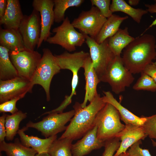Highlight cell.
<instances>
[{
	"label": "cell",
	"mask_w": 156,
	"mask_h": 156,
	"mask_svg": "<svg viewBox=\"0 0 156 156\" xmlns=\"http://www.w3.org/2000/svg\"><path fill=\"white\" fill-rule=\"evenodd\" d=\"M135 38L130 35L128 28H119L116 33L108 39V44L115 56H120L122 50L125 49Z\"/></svg>",
	"instance_id": "cell-23"
},
{
	"label": "cell",
	"mask_w": 156,
	"mask_h": 156,
	"mask_svg": "<svg viewBox=\"0 0 156 156\" xmlns=\"http://www.w3.org/2000/svg\"><path fill=\"white\" fill-rule=\"evenodd\" d=\"M27 114L21 110H18L14 114L7 115L5 120L6 131V139L12 141L19 130L21 122L26 118Z\"/></svg>",
	"instance_id": "cell-27"
},
{
	"label": "cell",
	"mask_w": 156,
	"mask_h": 156,
	"mask_svg": "<svg viewBox=\"0 0 156 156\" xmlns=\"http://www.w3.org/2000/svg\"><path fill=\"white\" fill-rule=\"evenodd\" d=\"M140 0H129L128 2L130 5L136 6L138 5Z\"/></svg>",
	"instance_id": "cell-40"
},
{
	"label": "cell",
	"mask_w": 156,
	"mask_h": 156,
	"mask_svg": "<svg viewBox=\"0 0 156 156\" xmlns=\"http://www.w3.org/2000/svg\"><path fill=\"white\" fill-rule=\"evenodd\" d=\"M18 76L10 59L9 50L0 45V80L6 81Z\"/></svg>",
	"instance_id": "cell-24"
},
{
	"label": "cell",
	"mask_w": 156,
	"mask_h": 156,
	"mask_svg": "<svg viewBox=\"0 0 156 156\" xmlns=\"http://www.w3.org/2000/svg\"><path fill=\"white\" fill-rule=\"evenodd\" d=\"M8 5L7 0H0V19L4 16Z\"/></svg>",
	"instance_id": "cell-39"
},
{
	"label": "cell",
	"mask_w": 156,
	"mask_h": 156,
	"mask_svg": "<svg viewBox=\"0 0 156 156\" xmlns=\"http://www.w3.org/2000/svg\"><path fill=\"white\" fill-rule=\"evenodd\" d=\"M54 22L60 23L64 20L65 13L69 8L78 7L84 1V0H53Z\"/></svg>",
	"instance_id": "cell-28"
},
{
	"label": "cell",
	"mask_w": 156,
	"mask_h": 156,
	"mask_svg": "<svg viewBox=\"0 0 156 156\" xmlns=\"http://www.w3.org/2000/svg\"><path fill=\"white\" fill-rule=\"evenodd\" d=\"M133 88L136 90L155 92L156 91V84L150 76L142 72L141 73V76L133 86Z\"/></svg>",
	"instance_id": "cell-30"
},
{
	"label": "cell",
	"mask_w": 156,
	"mask_h": 156,
	"mask_svg": "<svg viewBox=\"0 0 156 156\" xmlns=\"http://www.w3.org/2000/svg\"><path fill=\"white\" fill-rule=\"evenodd\" d=\"M23 98L22 97H16L0 104V113L9 112L13 114L19 110L16 106V102Z\"/></svg>",
	"instance_id": "cell-34"
},
{
	"label": "cell",
	"mask_w": 156,
	"mask_h": 156,
	"mask_svg": "<svg viewBox=\"0 0 156 156\" xmlns=\"http://www.w3.org/2000/svg\"><path fill=\"white\" fill-rule=\"evenodd\" d=\"M43 55L31 80L32 85L41 86L44 89L47 101L50 100V87L53 77L60 72V68L50 49H42Z\"/></svg>",
	"instance_id": "cell-6"
},
{
	"label": "cell",
	"mask_w": 156,
	"mask_h": 156,
	"mask_svg": "<svg viewBox=\"0 0 156 156\" xmlns=\"http://www.w3.org/2000/svg\"><path fill=\"white\" fill-rule=\"evenodd\" d=\"M7 114L3 113L0 117V142L4 140L6 136L5 120Z\"/></svg>",
	"instance_id": "cell-36"
},
{
	"label": "cell",
	"mask_w": 156,
	"mask_h": 156,
	"mask_svg": "<svg viewBox=\"0 0 156 156\" xmlns=\"http://www.w3.org/2000/svg\"><path fill=\"white\" fill-rule=\"evenodd\" d=\"M92 6H95L100 10L101 14L108 18L113 14L110 10V0H91Z\"/></svg>",
	"instance_id": "cell-32"
},
{
	"label": "cell",
	"mask_w": 156,
	"mask_h": 156,
	"mask_svg": "<svg viewBox=\"0 0 156 156\" xmlns=\"http://www.w3.org/2000/svg\"><path fill=\"white\" fill-rule=\"evenodd\" d=\"M155 48L156 51V44L155 46ZM152 63L156 66V61L155 62H152Z\"/></svg>",
	"instance_id": "cell-44"
},
{
	"label": "cell",
	"mask_w": 156,
	"mask_h": 156,
	"mask_svg": "<svg viewBox=\"0 0 156 156\" xmlns=\"http://www.w3.org/2000/svg\"><path fill=\"white\" fill-rule=\"evenodd\" d=\"M107 20L97 7L92 6L89 10L82 11L71 23L81 33L94 39Z\"/></svg>",
	"instance_id": "cell-11"
},
{
	"label": "cell",
	"mask_w": 156,
	"mask_h": 156,
	"mask_svg": "<svg viewBox=\"0 0 156 156\" xmlns=\"http://www.w3.org/2000/svg\"><path fill=\"white\" fill-rule=\"evenodd\" d=\"M0 45L9 52L19 51L25 49L18 29H2L0 30Z\"/></svg>",
	"instance_id": "cell-21"
},
{
	"label": "cell",
	"mask_w": 156,
	"mask_h": 156,
	"mask_svg": "<svg viewBox=\"0 0 156 156\" xmlns=\"http://www.w3.org/2000/svg\"><path fill=\"white\" fill-rule=\"evenodd\" d=\"M28 129V128L26 126L24 127L19 129L17 134L23 145L27 147H31L37 153H47L51 144L57 139V135L45 139H42L33 136H29L25 133Z\"/></svg>",
	"instance_id": "cell-18"
},
{
	"label": "cell",
	"mask_w": 156,
	"mask_h": 156,
	"mask_svg": "<svg viewBox=\"0 0 156 156\" xmlns=\"http://www.w3.org/2000/svg\"><path fill=\"white\" fill-rule=\"evenodd\" d=\"M151 141L153 146L156 147V142L153 139H151Z\"/></svg>",
	"instance_id": "cell-43"
},
{
	"label": "cell",
	"mask_w": 156,
	"mask_h": 156,
	"mask_svg": "<svg viewBox=\"0 0 156 156\" xmlns=\"http://www.w3.org/2000/svg\"><path fill=\"white\" fill-rule=\"evenodd\" d=\"M97 127H94L86 133L82 139L72 144L73 156H84L95 150L104 147L105 142L98 139L97 136Z\"/></svg>",
	"instance_id": "cell-15"
},
{
	"label": "cell",
	"mask_w": 156,
	"mask_h": 156,
	"mask_svg": "<svg viewBox=\"0 0 156 156\" xmlns=\"http://www.w3.org/2000/svg\"><path fill=\"white\" fill-rule=\"evenodd\" d=\"M35 156H50L47 153H37Z\"/></svg>",
	"instance_id": "cell-41"
},
{
	"label": "cell",
	"mask_w": 156,
	"mask_h": 156,
	"mask_svg": "<svg viewBox=\"0 0 156 156\" xmlns=\"http://www.w3.org/2000/svg\"><path fill=\"white\" fill-rule=\"evenodd\" d=\"M128 18V16H120L112 14L107 18L99 34L94 39L98 44H101L115 34L119 29L121 24Z\"/></svg>",
	"instance_id": "cell-22"
},
{
	"label": "cell",
	"mask_w": 156,
	"mask_h": 156,
	"mask_svg": "<svg viewBox=\"0 0 156 156\" xmlns=\"http://www.w3.org/2000/svg\"><path fill=\"white\" fill-rule=\"evenodd\" d=\"M125 125L124 129L116 136L121 141L119 148L114 156H118L121 153H126L127 149L134 143L144 140L147 136L142 126L131 124Z\"/></svg>",
	"instance_id": "cell-16"
},
{
	"label": "cell",
	"mask_w": 156,
	"mask_h": 156,
	"mask_svg": "<svg viewBox=\"0 0 156 156\" xmlns=\"http://www.w3.org/2000/svg\"><path fill=\"white\" fill-rule=\"evenodd\" d=\"M106 103L103 97L98 94L84 107H82L79 102H76L73 106L75 114L64 132L58 139L66 138L73 140L83 137L94 127L97 114Z\"/></svg>",
	"instance_id": "cell-2"
},
{
	"label": "cell",
	"mask_w": 156,
	"mask_h": 156,
	"mask_svg": "<svg viewBox=\"0 0 156 156\" xmlns=\"http://www.w3.org/2000/svg\"><path fill=\"white\" fill-rule=\"evenodd\" d=\"M83 68L86 84L84 100L81 104L82 107L86 106L88 101L90 102L98 94L97 87L98 84L101 81L93 68L90 56L86 61Z\"/></svg>",
	"instance_id": "cell-17"
},
{
	"label": "cell",
	"mask_w": 156,
	"mask_h": 156,
	"mask_svg": "<svg viewBox=\"0 0 156 156\" xmlns=\"http://www.w3.org/2000/svg\"><path fill=\"white\" fill-rule=\"evenodd\" d=\"M75 114L74 109L65 112L50 113L40 121H29L26 126L36 129L45 138H48L65 131V125L70 121Z\"/></svg>",
	"instance_id": "cell-8"
},
{
	"label": "cell",
	"mask_w": 156,
	"mask_h": 156,
	"mask_svg": "<svg viewBox=\"0 0 156 156\" xmlns=\"http://www.w3.org/2000/svg\"><path fill=\"white\" fill-rule=\"evenodd\" d=\"M52 32L55 34L49 37L46 42L59 45L70 52L81 46L86 41V35L76 30L67 16L60 25L53 29Z\"/></svg>",
	"instance_id": "cell-7"
},
{
	"label": "cell",
	"mask_w": 156,
	"mask_h": 156,
	"mask_svg": "<svg viewBox=\"0 0 156 156\" xmlns=\"http://www.w3.org/2000/svg\"><path fill=\"white\" fill-rule=\"evenodd\" d=\"M5 13L0 19V24L5 29H18L24 15L18 0H7Z\"/></svg>",
	"instance_id": "cell-19"
},
{
	"label": "cell",
	"mask_w": 156,
	"mask_h": 156,
	"mask_svg": "<svg viewBox=\"0 0 156 156\" xmlns=\"http://www.w3.org/2000/svg\"><path fill=\"white\" fill-rule=\"evenodd\" d=\"M120 140L119 138L116 137L105 141L104 151L102 156H114L119 147Z\"/></svg>",
	"instance_id": "cell-33"
},
{
	"label": "cell",
	"mask_w": 156,
	"mask_h": 156,
	"mask_svg": "<svg viewBox=\"0 0 156 156\" xmlns=\"http://www.w3.org/2000/svg\"><path fill=\"white\" fill-rule=\"evenodd\" d=\"M108 39L99 44L86 35L85 42L90 49L92 66L99 79L115 56L109 47Z\"/></svg>",
	"instance_id": "cell-9"
},
{
	"label": "cell",
	"mask_w": 156,
	"mask_h": 156,
	"mask_svg": "<svg viewBox=\"0 0 156 156\" xmlns=\"http://www.w3.org/2000/svg\"><path fill=\"white\" fill-rule=\"evenodd\" d=\"M120 119L117 109L111 104L106 103L97 114L94 121V126L97 127L98 139L105 142L116 137L125 126L121 122Z\"/></svg>",
	"instance_id": "cell-3"
},
{
	"label": "cell",
	"mask_w": 156,
	"mask_h": 156,
	"mask_svg": "<svg viewBox=\"0 0 156 156\" xmlns=\"http://www.w3.org/2000/svg\"><path fill=\"white\" fill-rule=\"evenodd\" d=\"M142 72L150 76L156 84V66L152 63V62L148 65Z\"/></svg>",
	"instance_id": "cell-37"
},
{
	"label": "cell",
	"mask_w": 156,
	"mask_h": 156,
	"mask_svg": "<svg viewBox=\"0 0 156 156\" xmlns=\"http://www.w3.org/2000/svg\"><path fill=\"white\" fill-rule=\"evenodd\" d=\"M118 156H133L130 155L127 151L125 153H122L119 154Z\"/></svg>",
	"instance_id": "cell-42"
},
{
	"label": "cell",
	"mask_w": 156,
	"mask_h": 156,
	"mask_svg": "<svg viewBox=\"0 0 156 156\" xmlns=\"http://www.w3.org/2000/svg\"><path fill=\"white\" fill-rule=\"evenodd\" d=\"M103 92L104 94L103 97L104 102L111 104L117 109L120 114V119L125 125L131 124L143 126L146 120L145 116L139 117L130 112L118 102L110 91H103Z\"/></svg>",
	"instance_id": "cell-20"
},
{
	"label": "cell",
	"mask_w": 156,
	"mask_h": 156,
	"mask_svg": "<svg viewBox=\"0 0 156 156\" xmlns=\"http://www.w3.org/2000/svg\"><path fill=\"white\" fill-rule=\"evenodd\" d=\"M11 62L18 76L31 81L42 56L38 52L26 49L9 52Z\"/></svg>",
	"instance_id": "cell-10"
},
{
	"label": "cell",
	"mask_w": 156,
	"mask_h": 156,
	"mask_svg": "<svg viewBox=\"0 0 156 156\" xmlns=\"http://www.w3.org/2000/svg\"><path fill=\"white\" fill-rule=\"evenodd\" d=\"M33 86L30 81L19 76L0 80V104L16 97L23 98L27 92H31Z\"/></svg>",
	"instance_id": "cell-13"
},
{
	"label": "cell",
	"mask_w": 156,
	"mask_h": 156,
	"mask_svg": "<svg viewBox=\"0 0 156 156\" xmlns=\"http://www.w3.org/2000/svg\"><path fill=\"white\" fill-rule=\"evenodd\" d=\"M145 118L146 120L142 126L144 132L150 138L156 140V114Z\"/></svg>",
	"instance_id": "cell-31"
},
{
	"label": "cell",
	"mask_w": 156,
	"mask_h": 156,
	"mask_svg": "<svg viewBox=\"0 0 156 156\" xmlns=\"http://www.w3.org/2000/svg\"><path fill=\"white\" fill-rule=\"evenodd\" d=\"M155 43L154 36L145 34L135 38L125 48L122 60L132 74L141 73L156 59Z\"/></svg>",
	"instance_id": "cell-1"
},
{
	"label": "cell",
	"mask_w": 156,
	"mask_h": 156,
	"mask_svg": "<svg viewBox=\"0 0 156 156\" xmlns=\"http://www.w3.org/2000/svg\"><path fill=\"white\" fill-rule=\"evenodd\" d=\"M142 144L140 140L132 145L127 151L128 153L133 156H152L147 149H142L140 145Z\"/></svg>",
	"instance_id": "cell-35"
},
{
	"label": "cell",
	"mask_w": 156,
	"mask_h": 156,
	"mask_svg": "<svg viewBox=\"0 0 156 156\" xmlns=\"http://www.w3.org/2000/svg\"><path fill=\"white\" fill-rule=\"evenodd\" d=\"M54 1L53 0H34V9L40 14L41 21V33L37 46L38 49L42 42L50 37V29L54 22Z\"/></svg>",
	"instance_id": "cell-14"
},
{
	"label": "cell",
	"mask_w": 156,
	"mask_h": 156,
	"mask_svg": "<svg viewBox=\"0 0 156 156\" xmlns=\"http://www.w3.org/2000/svg\"><path fill=\"white\" fill-rule=\"evenodd\" d=\"M72 139L68 138L56 139L51 144L47 153L50 156H73Z\"/></svg>",
	"instance_id": "cell-29"
},
{
	"label": "cell",
	"mask_w": 156,
	"mask_h": 156,
	"mask_svg": "<svg viewBox=\"0 0 156 156\" xmlns=\"http://www.w3.org/2000/svg\"><path fill=\"white\" fill-rule=\"evenodd\" d=\"M0 151L5 152L7 156H35L37 153L31 148L23 145L18 138L14 142H0Z\"/></svg>",
	"instance_id": "cell-25"
},
{
	"label": "cell",
	"mask_w": 156,
	"mask_h": 156,
	"mask_svg": "<svg viewBox=\"0 0 156 156\" xmlns=\"http://www.w3.org/2000/svg\"><path fill=\"white\" fill-rule=\"evenodd\" d=\"M55 61L61 69H68L72 73V91L70 95L66 96L60 106L65 109L71 102L73 96L76 94V89L79 81L78 72L83 68L85 63L90 57V53L83 51L70 53L67 51L59 55H54Z\"/></svg>",
	"instance_id": "cell-4"
},
{
	"label": "cell",
	"mask_w": 156,
	"mask_h": 156,
	"mask_svg": "<svg viewBox=\"0 0 156 156\" xmlns=\"http://www.w3.org/2000/svg\"><path fill=\"white\" fill-rule=\"evenodd\" d=\"M100 79L108 83L112 91L119 94L124 91L126 87L130 86L134 78L124 65L120 56H115Z\"/></svg>",
	"instance_id": "cell-5"
},
{
	"label": "cell",
	"mask_w": 156,
	"mask_h": 156,
	"mask_svg": "<svg viewBox=\"0 0 156 156\" xmlns=\"http://www.w3.org/2000/svg\"><path fill=\"white\" fill-rule=\"evenodd\" d=\"M26 49L34 51L41 33V21L38 12L33 10L29 15H24L18 29Z\"/></svg>",
	"instance_id": "cell-12"
},
{
	"label": "cell",
	"mask_w": 156,
	"mask_h": 156,
	"mask_svg": "<svg viewBox=\"0 0 156 156\" xmlns=\"http://www.w3.org/2000/svg\"><path fill=\"white\" fill-rule=\"evenodd\" d=\"M110 8L113 13L119 11L127 14L138 23H140L142 16L148 13L146 10L132 7L124 0H112Z\"/></svg>",
	"instance_id": "cell-26"
},
{
	"label": "cell",
	"mask_w": 156,
	"mask_h": 156,
	"mask_svg": "<svg viewBox=\"0 0 156 156\" xmlns=\"http://www.w3.org/2000/svg\"><path fill=\"white\" fill-rule=\"evenodd\" d=\"M155 3L154 4L151 5L146 4H144L145 7L147 8L146 10L148 12H149L151 13H156V0H155ZM156 25V18L152 22L148 27L145 30L141 35L144 34L146 31L151 27Z\"/></svg>",
	"instance_id": "cell-38"
}]
</instances>
